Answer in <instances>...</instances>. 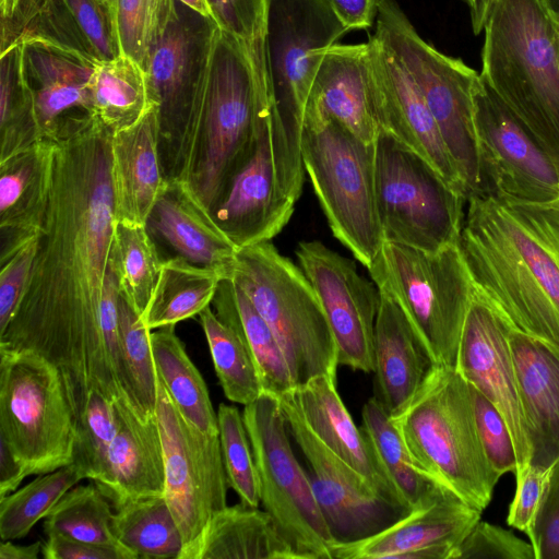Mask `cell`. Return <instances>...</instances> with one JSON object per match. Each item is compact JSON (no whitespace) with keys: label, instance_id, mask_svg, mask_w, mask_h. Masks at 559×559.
Instances as JSON below:
<instances>
[{"label":"cell","instance_id":"6da1fadb","mask_svg":"<svg viewBox=\"0 0 559 559\" xmlns=\"http://www.w3.org/2000/svg\"><path fill=\"white\" fill-rule=\"evenodd\" d=\"M110 138L87 111L66 115L39 138L35 254L0 332V346L34 352L60 370L76 419L92 391L111 402L124 391L102 317L116 224Z\"/></svg>","mask_w":559,"mask_h":559},{"label":"cell","instance_id":"7a4b0ae2","mask_svg":"<svg viewBox=\"0 0 559 559\" xmlns=\"http://www.w3.org/2000/svg\"><path fill=\"white\" fill-rule=\"evenodd\" d=\"M459 247L475 287L521 332L559 348V205L466 199Z\"/></svg>","mask_w":559,"mask_h":559},{"label":"cell","instance_id":"3957f363","mask_svg":"<svg viewBox=\"0 0 559 559\" xmlns=\"http://www.w3.org/2000/svg\"><path fill=\"white\" fill-rule=\"evenodd\" d=\"M271 115L264 43L249 44L217 28L199 97L171 139L176 170L169 179L185 181L213 214Z\"/></svg>","mask_w":559,"mask_h":559},{"label":"cell","instance_id":"277c9868","mask_svg":"<svg viewBox=\"0 0 559 559\" xmlns=\"http://www.w3.org/2000/svg\"><path fill=\"white\" fill-rule=\"evenodd\" d=\"M480 75L559 168V14L544 0H490Z\"/></svg>","mask_w":559,"mask_h":559},{"label":"cell","instance_id":"5b68a950","mask_svg":"<svg viewBox=\"0 0 559 559\" xmlns=\"http://www.w3.org/2000/svg\"><path fill=\"white\" fill-rule=\"evenodd\" d=\"M391 417L419 469L478 510L487 508L500 476L480 442L469 384L455 368L435 365Z\"/></svg>","mask_w":559,"mask_h":559},{"label":"cell","instance_id":"8992f818","mask_svg":"<svg viewBox=\"0 0 559 559\" xmlns=\"http://www.w3.org/2000/svg\"><path fill=\"white\" fill-rule=\"evenodd\" d=\"M367 270L401 307L433 364L455 368L475 289L459 243L427 252L384 241Z\"/></svg>","mask_w":559,"mask_h":559},{"label":"cell","instance_id":"52a82bcc","mask_svg":"<svg viewBox=\"0 0 559 559\" xmlns=\"http://www.w3.org/2000/svg\"><path fill=\"white\" fill-rule=\"evenodd\" d=\"M231 281L274 333L295 388L321 374L336 378V343L319 297L300 267L271 241H263L239 249Z\"/></svg>","mask_w":559,"mask_h":559},{"label":"cell","instance_id":"ba28073f","mask_svg":"<svg viewBox=\"0 0 559 559\" xmlns=\"http://www.w3.org/2000/svg\"><path fill=\"white\" fill-rule=\"evenodd\" d=\"M75 424L60 370L34 352L0 346V438L28 475L72 463Z\"/></svg>","mask_w":559,"mask_h":559},{"label":"cell","instance_id":"9c48e42d","mask_svg":"<svg viewBox=\"0 0 559 559\" xmlns=\"http://www.w3.org/2000/svg\"><path fill=\"white\" fill-rule=\"evenodd\" d=\"M300 151L333 236L368 267L384 242L376 194L374 143L329 121L302 128Z\"/></svg>","mask_w":559,"mask_h":559},{"label":"cell","instance_id":"30bf717a","mask_svg":"<svg viewBox=\"0 0 559 559\" xmlns=\"http://www.w3.org/2000/svg\"><path fill=\"white\" fill-rule=\"evenodd\" d=\"M376 194L384 241L427 252L459 243L465 197L424 157L381 131Z\"/></svg>","mask_w":559,"mask_h":559},{"label":"cell","instance_id":"8fae6325","mask_svg":"<svg viewBox=\"0 0 559 559\" xmlns=\"http://www.w3.org/2000/svg\"><path fill=\"white\" fill-rule=\"evenodd\" d=\"M374 25L392 41L417 83L454 162L466 199L479 192L473 97L479 73L424 40L396 0L380 1Z\"/></svg>","mask_w":559,"mask_h":559},{"label":"cell","instance_id":"7c38bea8","mask_svg":"<svg viewBox=\"0 0 559 559\" xmlns=\"http://www.w3.org/2000/svg\"><path fill=\"white\" fill-rule=\"evenodd\" d=\"M243 421L260 480L261 503L301 559H333L335 543L309 475L295 456L278 399L245 405Z\"/></svg>","mask_w":559,"mask_h":559},{"label":"cell","instance_id":"4fadbf2b","mask_svg":"<svg viewBox=\"0 0 559 559\" xmlns=\"http://www.w3.org/2000/svg\"><path fill=\"white\" fill-rule=\"evenodd\" d=\"M347 32L324 0H267L264 60L272 112L301 163L304 114L312 81L323 50Z\"/></svg>","mask_w":559,"mask_h":559},{"label":"cell","instance_id":"5bb4252c","mask_svg":"<svg viewBox=\"0 0 559 559\" xmlns=\"http://www.w3.org/2000/svg\"><path fill=\"white\" fill-rule=\"evenodd\" d=\"M304 168L272 114L215 207V221L239 248L270 241L293 216L302 191Z\"/></svg>","mask_w":559,"mask_h":559},{"label":"cell","instance_id":"9a60e30c","mask_svg":"<svg viewBox=\"0 0 559 559\" xmlns=\"http://www.w3.org/2000/svg\"><path fill=\"white\" fill-rule=\"evenodd\" d=\"M474 122L480 192L554 203L559 199V168L530 127L480 75L474 85Z\"/></svg>","mask_w":559,"mask_h":559},{"label":"cell","instance_id":"2e32d148","mask_svg":"<svg viewBox=\"0 0 559 559\" xmlns=\"http://www.w3.org/2000/svg\"><path fill=\"white\" fill-rule=\"evenodd\" d=\"M156 416L165 460V498L182 534L194 542L212 514L227 506L219 436L203 433L179 413L158 378Z\"/></svg>","mask_w":559,"mask_h":559},{"label":"cell","instance_id":"e0dca14e","mask_svg":"<svg viewBox=\"0 0 559 559\" xmlns=\"http://www.w3.org/2000/svg\"><path fill=\"white\" fill-rule=\"evenodd\" d=\"M277 399L288 431L310 466L312 489L335 543L371 536L408 512L379 497L359 473L314 435L292 390Z\"/></svg>","mask_w":559,"mask_h":559},{"label":"cell","instance_id":"ac0fdd59","mask_svg":"<svg viewBox=\"0 0 559 559\" xmlns=\"http://www.w3.org/2000/svg\"><path fill=\"white\" fill-rule=\"evenodd\" d=\"M295 253L326 316L338 365L373 372L374 325L381 298L377 285L359 274L353 260L320 241L299 242Z\"/></svg>","mask_w":559,"mask_h":559},{"label":"cell","instance_id":"d6986e66","mask_svg":"<svg viewBox=\"0 0 559 559\" xmlns=\"http://www.w3.org/2000/svg\"><path fill=\"white\" fill-rule=\"evenodd\" d=\"M218 26L176 0L144 71L151 97L159 109L162 138L171 140L191 114L205 80Z\"/></svg>","mask_w":559,"mask_h":559},{"label":"cell","instance_id":"ffe728a7","mask_svg":"<svg viewBox=\"0 0 559 559\" xmlns=\"http://www.w3.org/2000/svg\"><path fill=\"white\" fill-rule=\"evenodd\" d=\"M510 321L475 287L464 321L456 371L501 413L513 438L518 476L530 463V445L509 343Z\"/></svg>","mask_w":559,"mask_h":559},{"label":"cell","instance_id":"44dd1931","mask_svg":"<svg viewBox=\"0 0 559 559\" xmlns=\"http://www.w3.org/2000/svg\"><path fill=\"white\" fill-rule=\"evenodd\" d=\"M481 512L439 485L428 498L380 532L333 544V559H454L461 543L481 520Z\"/></svg>","mask_w":559,"mask_h":559},{"label":"cell","instance_id":"7402d4cb","mask_svg":"<svg viewBox=\"0 0 559 559\" xmlns=\"http://www.w3.org/2000/svg\"><path fill=\"white\" fill-rule=\"evenodd\" d=\"M335 121L366 143L382 131L380 92L369 43L334 44L323 50L302 128Z\"/></svg>","mask_w":559,"mask_h":559},{"label":"cell","instance_id":"603a6c76","mask_svg":"<svg viewBox=\"0 0 559 559\" xmlns=\"http://www.w3.org/2000/svg\"><path fill=\"white\" fill-rule=\"evenodd\" d=\"M368 43L380 92L382 131L424 157L465 197L462 180L435 118L401 55L378 26Z\"/></svg>","mask_w":559,"mask_h":559},{"label":"cell","instance_id":"cb8c5ba5","mask_svg":"<svg viewBox=\"0 0 559 559\" xmlns=\"http://www.w3.org/2000/svg\"><path fill=\"white\" fill-rule=\"evenodd\" d=\"M112 404L117 430L106 477L95 485L115 509L131 500L165 496L164 448L156 413L144 414L127 392Z\"/></svg>","mask_w":559,"mask_h":559},{"label":"cell","instance_id":"d4e9b609","mask_svg":"<svg viewBox=\"0 0 559 559\" xmlns=\"http://www.w3.org/2000/svg\"><path fill=\"white\" fill-rule=\"evenodd\" d=\"M509 343L530 445L528 465L559 464V348L512 329Z\"/></svg>","mask_w":559,"mask_h":559},{"label":"cell","instance_id":"484cf974","mask_svg":"<svg viewBox=\"0 0 559 559\" xmlns=\"http://www.w3.org/2000/svg\"><path fill=\"white\" fill-rule=\"evenodd\" d=\"M157 105L135 123L111 133L110 177L116 222L146 225L169 180L159 158Z\"/></svg>","mask_w":559,"mask_h":559},{"label":"cell","instance_id":"4316f807","mask_svg":"<svg viewBox=\"0 0 559 559\" xmlns=\"http://www.w3.org/2000/svg\"><path fill=\"white\" fill-rule=\"evenodd\" d=\"M299 411L314 435L359 473L379 497L409 511L386 475L362 429L352 419L336 389V378L317 376L292 390Z\"/></svg>","mask_w":559,"mask_h":559},{"label":"cell","instance_id":"83f0119b","mask_svg":"<svg viewBox=\"0 0 559 559\" xmlns=\"http://www.w3.org/2000/svg\"><path fill=\"white\" fill-rule=\"evenodd\" d=\"M168 180V188L156 202L147 227L163 237L181 257L214 270L223 281H231L240 248L185 181Z\"/></svg>","mask_w":559,"mask_h":559},{"label":"cell","instance_id":"f1b7e54d","mask_svg":"<svg viewBox=\"0 0 559 559\" xmlns=\"http://www.w3.org/2000/svg\"><path fill=\"white\" fill-rule=\"evenodd\" d=\"M380 297L373 397L392 416L421 386L435 364L401 307L383 292Z\"/></svg>","mask_w":559,"mask_h":559},{"label":"cell","instance_id":"f546056e","mask_svg":"<svg viewBox=\"0 0 559 559\" xmlns=\"http://www.w3.org/2000/svg\"><path fill=\"white\" fill-rule=\"evenodd\" d=\"M179 559H301L272 515L239 503L214 512Z\"/></svg>","mask_w":559,"mask_h":559},{"label":"cell","instance_id":"4dcf8cb0","mask_svg":"<svg viewBox=\"0 0 559 559\" xmlns=\"http://www.w3.org/2000/svg\"><path fill=\"white\" fill-rule=\"evenodd\" d=\"M24 62L40 136L66 115L91 112L88 83L95 64L36 45L24 46Z\"/></svg>","mask_w":559,"mask_h":559},{"label":"cell","instance_id":"1f68e13d","mask_svg":"<svg viewBox=\"0 0 559 559\" xmlns=\"http://www.w3.org/2000/svg\"><path fill=\"white\" fill-rule=\"evenodd\" d=\"M0 52L15 45H36L98 62L64 0H0Z\"/></svg>","mask_w":559,"mask_h":559},{"label":"cell","instance_id":"d6a6232c","mask_svg":"<svg viewBox=\"0 0 559 559\" xmlns=\"http://www.w3.org/2000/svg\"><path fill=\"white\" fill-rule=\"evenodd\" d=\"M212 302L217 317L237 332L250 352L264 392L280 397L293 390L282 348L246 293L233 281H223Z\"/></svg>","mask_w":559,"mask_h":559},{"label":"cell","instance_id":"836d02e7","mask_svg":"<svg viewBox=\"0 0 559 559\" xmlns=\"http://www.w3.org/2000/svg\"><path fill=\"white\" fill-rule=\"evenodd\" d=\"M223 278L183 257L164 260L142 320L152 331L199 316L213 301Z\"/></svg>","mask_w":559,"mask_h":559},{"label":"cell","instance_id":"e575fe53","mask_svg":"<svg viewBox=\"0 0 559 559\" xmlns=\"http://www.w3.org/2000/svg\"><path fill=\"white\" fill-rule=\"evenodd\" d=\"M151 345L159 380L185 419L206 435H218L206 383L175 333V325L151 333Z\"/></svg>","mask_w":559,"mask_h":559},{"label":"cell","instance_id":"d590c367","mask_svg":"<svg viewBox=\"0 0 559 559\" xmlns=\"http://www.w3.org/2000/svg\"><path fill=\"white\" fill-rule=\"evenodd\" d=\"M88 87L91 114L111 133L132 126L155 105L144 69L122 55L96 62Z\"/></svg>","mask_w":559,"mask_h":559},{"label":"cell","instance_id":"8d00e7d4","mask_svg":"<svg viewBox=\"0 0 559 559\" xmlns=\"http://www.w3.org/2000/svg\"><path fill=\"white\" fill-rule=\"evenodd\" d=\"M1 255L33 235L41 190L39 139L0 162Z\"/></svg>","mask_w":559,"mask_h":559},{"label":"cell","instance_id":"74e56055","mask_svg":"<svg viewBox=\"0 0 559 559\" xmlns=\"http://www.w3.org/2000/svg\"><path fill=\"white\" fill-rule=\"evenodd\" d=\"M115 510L114 535L136 559H179L185 543L165 496L131 500Z\"/></svg>","mask_w":559,"mask_h":559},{"label":"cell","instance_id":"f35d334b","mask_svg":"<svg viewBox=\"0 0 559 559\" xmlns=\"http://www.w3.org/2000/svg\"><path fill=\"white\" fill-rule=\"evenodd\" d=\"M361 419V429L371 442L386 475L408 509H413L441 484L418 468L391 415L373 396L365 403Z\"/></svg>","mask_w":559,"mask_h":559},{"label":"cell","instance_id":"ab89813d","mask_svg":"<svg viewBox=\"0 0 559 559\" xmlns=\"http://www.w3.org/2000/svg\"><path fill=\"white\" fill-rule=\"evenodd\" d=\"M0 162L40 138L34 93L28 82L24 45L0 52Z\"/></svg>","mask_w":559,"mask_h":559},{"label":"cell","instance_id":"60d3db41","mask_svg":"<svg viewBox=\"0 0 559 559\" xmlns=\"http://www.w3.org/2000/svg\"><path fill=\"white\" fill-rule=\"evenodd\" d=\"M225 396L248 405L264 393L257 365L237 332L206 307L199 314Z\"/></svg>","mask_w":559,"mask_h":559},{"label":"cell","instance_id":"b9f144b4","mask_svg":"<svg viewBox=\"0 0 559 559\" xmlns=\"http://www.w3.org/2000/svg\"><path fill=\"white\" fill-rule=\"evenodd\" d=\"M146 225L116 222L111 265L120 294L142 316L157 284L162 264Z\"/></svg>","mask_w":559,"mask_h":559},{"label":"cell","instance_id":"7bdbcfd3","mask_svg":"<svg viewBox=\"0 0 559 559\" xmlns=\"http://www.w3.org/2000/svg\"><path fill=\"white\" fill-rule=\"evenodd\" d=\"M118 330L124 391L144 414H155L158 374L151 345L152 331L121 294L118 298Z\"/></svg>","mask_w":559,"mask_h":559},{"label":"cell","instance_id":"ee69618b","mask_svg":"<svg viewBox=\"0 0 559 559\" xmlns=\"http://www.w3.org/2000/svg\"><path fill=\"white\" fill-rule=\"evenodd\" d=\"M82 479V473L71 463L38 475L24 487L0 498L1 539L13 540L26 536L62 496Z\"/></svg>","mask_w":559,"mask_h":559},{"label":"cell","instance_id":"f6af8a7d","mask_svg":"<svg viewBox=\"0 0 559 559\" xmlns=\"http://www.w3.org/2000/svg\"><path fill=\"white\" fill-rule=\"evenodd\" d=\"M111 507L96 485L75 486L49 511L43 528L46 534L61 533L92 544L124 548L111 528Z\"/></svg>","mask_w":559,"mask_h":559},{"label":"cell","instance_id":"bcb514c9","mask_svg":"<svg viewBox=\"0 0 559 559\" xmlns=\"http://www.w3.org/2000/svg\"><path fill=\"white\" fill-rule=\"evenodd\" d=\"M120 55L143 69L171 19L176 0H106Z\"/></svg>","mask_w":559,"mask_h":559},{"label":"cell","instance_id":"7dc6e473","mask_svg":"<svg viewBox=\"0 0 559 559\" xmlns=\"http://www.w3.org/2000/svg\"><path fill=\"white\" fill-rule=\"evenodd\" d=\"M117 430L114 404L104 395L92 391L76 419L73 443L74 464L84 478L99 484L108 469V459Z\"/></svg>","mask_w":559,"mask_h":559},{"label":"cell","instance_id":"c3c4849f","mask_svg":"<svg viewBox=\"0 0 559 559\" xmlns=\"http://www.w3.org/2000/svg\"><path fill=\"white\" fill-rule=\"evenodd\" d=\"M218 436L228 486L249 507H259L260 480L242 414L221 403L217 412Z\"/></svg>","mask_w":559,"mask_h":559},{"label":"cell","instance_id":"681fc988","mask_svg":"<svg viewBox=\"0 0 559 559\" xmlns=\"http://www.w3.org/2000/svg\"><path fill=\"white\" fill-rule=\"evenodd\" d=\"M476 427L486 457L501 477L516 474L518 460L512 435L501 413L476 388L469 384Z\"/></svg>","mask_w":559,"mask_h":559},{"label":"cell","instance_id":"f907efd6","mask_svg":"<svg viewBox=\"0 0 559 559\" xmlns=\"http://www.w3.org/2000/svg\"><path fill=\"white\" fill-rule=\"evenodd\" d=\"M454 559H536V555L530 542L480 520L461 543Z\"/></svg>","mask_w":559,"mask_h":559},{"label":"cell","instance_id":"816d5d0a","mask_svg":"<svg viewBox=\"0 0 559 559\" xmlns=\"http://www.w3.org/2000/svg\"><path fill=\"white\" fill-rule=\"evenodd\" d=\"M218 28L249 44L264 43L267 0H206Z\"/></svg>","mask_w":559,"mask_h":559},{"label":"cell","instance_id":"f5cc1de1","mask_svg":"<svg viewBox=\"0 0 559 559\" xmlns=\"http://www.w3.org/2000/svg\"><path fill=\"white\" fill-rule=\"evenodd\" d=\"M36 242V233H34L8 253L1 255L0 332L8 325L24 292L32 269Z\"/></svg>","mask_w":559,"mask_h":559},{"label":"cell","instance_id":"db71d44e","mask_svg":"<svg viewBox=\"0 0 559 559\" xmlns=\"http://www.w3.org/2000/svg\"><path fill=\"white\" fill-rule=\"evenodd\" d=\"M98 61L120 55L106 0H64Z\"/></svg>","mask_w":559,"mask_h":559},{"label":"cell","instance_id":"11a10c76","mask_svg":"<svg viewBox=\"0 0 559 559\" xmlns=\"http://www.w3.org/2000/svg\"><path fill=\"white\" fill-rule=\"evenodd\" d=\"M552 469L545 471L527 465L515 476V493L509 508L507 522L524 532L528 539L533 536L536 519L547 493Z\"/></svg>","mask_w":559,"mask_h":559},{"label":"cell","instance_id":"9f6ffc18","mask_svg":"<svg viewBox=\"0 0 559 559\" xmlns=\"http://www.w3.org/2000/svg\"><path fill=\"white\" fill-rule=\"evenodd\" d=\"M41 555L45 559H136L128 549L92 544L61 533L47 534Z\"/></svg>","mask_w":559,"mask_h":559},{"label":"cell","instance_id":"6f0895ef","mask_svg":"<svg viewBox=\"0 0 559 559\" xmlns=\"http://www.w3.org/2000/svg\"><path fill=\"white\" fill-rule=\"evenodd\" d=\"M381 0H324L343 26L369 29L376 24Z\"/></svg>","mask_w":559,"mask_h":559},{"label":"cell","instance_id":"680465c9","mask_svg":"<svg viewBox=\"0 0 559 559\" xmlns=\"http://www.w3.org/2000/svg\"><path fill=\"white\" fill-rule=\"evenodd\" d=\"M530 543L536 559H559V512L538 521Z\"/></svg>","mask_w":559,"mask_h":559},{"label":"cell","instance_id":"91938a15","mask_svg":"<svg viewBox=\"0 0 559 559\" xmlns=\"http://www.w3.org/2000/svg\"><path fill=\"white\" fill-rule=\"evenodd\" d=\"M26 476L28 472L24 464L0 438V498L15 491Z\"/></svg>","mask_w":559,"mask_h":559},{"label":"cell","instance_id":"94428289","mask_svg":"<svg viewBox=\"0 0 559 559\" xmlns=\"http://www.w3.org/2000/svg\"><path fill=\"white\" fill-rule=\"evenodd\" d=\"M41 542L15 545L11 540H2L0 544V559H37L41 554Z\"/></svg>","mask_w":559,"mask_h":559},{"label":"cell","instance_id":"6125c7cd","mask_svg":"<svg viewBox=\"0 0 559 559\" xmlns=\"http://www.w3.org/2000/svg\"><path fill=\"white\" fill-rule=\"evenodd\" d=\"M558 512H559V464L552 469V474L550 477L547 493L544 499L543 506L539 510V513L537 515L536 524L543 518L550 515L552 513H558ZM536 524H535V527H536ZM534 532H535V530H534ZM533 535H534V533H533Z\"/></svg>","mask_w":559,"mask_h":559},{"label":"cell","instance_id":"be15d7a7","mask_svg":"<svg viewBox=\"0 0 559 559\" xmlns=\"http://www.w3.org/2000/svg\"><path fill=\"white\" fill-rule=\"evenodd\" d=\"M206 17H212L206 0H177Z\"/></svg>","mask_w":559,"mask_h":559},{"label":"cell","instance_id":"e7e4bbea","mask_svg":"<svg viewBox=\"0 0 559 559\" xmlns=\"http://www.w3.org/2000/svg\"><path fill=\"white\" fill-rule=\"evenodd\" d=\"M489 2H490V0H481L478 15L476 16V19L474 21H472L473 31L475 34H479L483 31L485 14H486V10L488 8Z\"/></svg>","mask_w":559,"mask_h":559},{"label":"cell","instance_id":"03108f58","mask_svg":"<svg viewBox=\"0 0 559 559\" xmlns=\"http://www.w3.org/2000/svg\"><path fill=\"white\" fill-rule=\"evenodd\" d=\"M469 8H471V17H472V21H474L476 19V16L478 15V12H479V9H480V4H481V0H466Z\"/></svg>","mask_w":559,"mask_h":559},{"label":"cell","instance_id":"003e7915","mask_svg":"<svg viewBox=\"0 0 559 559\" xmlns=\"http://www.w3.org/2000/svg\"><path fill=\"white\" fill-rule=\"evenodd\" d=\"M557 203H558V205H559V199H558Z\"/></svg>","mask_w":559,"mask_h":559}]
</instances>
